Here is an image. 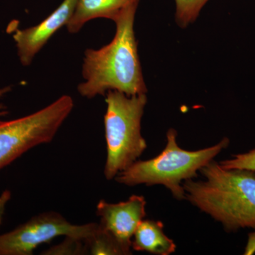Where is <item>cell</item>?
<instances>
[{"label":"cell","instance_id":"obj_6","mask_svg":"<svg viewBox=\"0 0 255 255\" xmlns=\"http://www.w3.org/2000/svg\"><path fill=\"white\" fill-rule=\"evenodd\" d=\"M97 226L95 223L73 224L58 213H43L0 235V255H31L38 246L60 236L85 240Z\"/></svg>","mask_w":255,"mask_h":255},{"label":"cell","instance_id":"obj_12","mask_svg":"<svg viewBox=\"0 0 255 255\" xmlns=\"http://www.w3.org/2000/svg\"><path fill=\"white\" fill-rule=\"evenodd\" d=\"M175 21L181 28H187L199 17L201 9L209 0H174Z\"/></svg>","mask_w":255,"mask_h":255},{"label":"cell","instance_id":"obj_1","mask_svg":"<svg viewBox=\"0 0 255 255\" xmlns=\"http://www.w3.org/2000/svg\"><path fill=\"white\" fill-rule=\"evenodd\" d=\"M138 4L128 7L114 22L115 36L100 49L85 50L82 65L85 81L78 87L79 94L87 99L118 91L127 96L146 94L134 33V21Z\"/></svg>","mask_w":255,"mask_h":255},{"label":"cell","instance_id":"obj_15","mask_svg":"<svg viewBox=\"0 0 255 255\" xmlns=\"http://www.w3.org/2000/svg\"><path fill=\"white\" fill-rule=\"evenodd\" d=\"M11 198V193L9 190H4L0 194V226L2 223L6 211V206Z\"/></svg>","mask_w":255,"mask_h":255},{"label":"cell","instance_id":"obj_8","mask_svg":"<svg viewBox=\"0 0 255 255\" xmlns=\"http://www.w3.org/2000/svg\"><path fill=\"white\" fill-rule=\"evenodd\" d=\"M145 198L138 195H132L118 204L101 200L97 206V215L100 219L99 224L130 250L134 233L145 217Z\"/></svg>","mask_w":255,"mask_h":255},{"label":"cell","instance_id":"obj_2","mask_svg":"<svg viewBox=\"0 0 255 255\" xmlns=\"http://www.w3.org/2000/svg\"><path fill=\"white\" fill-rule=\"evenodd\" d=\"M199 172L205 180L183 182L185 199L227 232L255 229V171L226 169L212 160Z\"/></svg>","mask_w":255,"mask_h":255},{"label":"cell","instance_id":"obj_3","mask_svg":"<svg viewBox=\"0 0 255 255\" xmlns=\"http://www.w3.org/2000/svg\"><path fill=\"white\" fill-rule=\"evenodd\" d=\"M177 137V130L169 128L167 132V145L159 155L147 160H137L117 174L115 180L128 187L140 184L162 185L177 200L185 199L183 182L197 177L198 172L203 167L228 147L230 140L225 137L211 147L189 151L179 147Z\"/></svg>","mask_w":255,"mask_h":255},{"label":"cell","instance_id":"obj_13","mask_svg":"<svg viewBox=\"0 0 255 255\" xmlns=\"http://www.w3.org/2000/svg\"><path fill=\"white\" fill-rule=\"evenodd\" d=\"M44 255H88L85 240L67 236L62 243L43 251Z\"/></svg>","mask_w":255,"mask_h":255},{"label":"cell","instance_id":"obj_7","mask_svg":"<svg viewBox=\"0 0 255 255\" xmlns=\"http://www.w3.org/2000/svg\"><path fill=\"white\" fill-rule=\"evenodd\" d=\"M77 2L78 0H63L48 17L32 27L19 29L16 23H10L7 30L12 33L21 65L23 66L31 65L37 53L54 33L68 24Z\"/></svg>","mask_w":255,"mask_h":255},{"label":"cell","instance_id":"obj_17","mask_svg":"<svg viewBox=\"0 0 255 255\" xmlns=\"http://www.w3.org/2000/svg\"><path fill=\"white\" fill-rule=\"evenodd\" d=\"M11 90V86H6L2 87V88H0V99L4 97V96L6 95V94L9 93ZM8 114H9V112L6 110V107H5L4 105H2V104H0V122L1 121V119L2 118V117H6Z\"/></svg>","mask_w":255,"mask_h":255},{"label":"cell","instance_id":"obj_5","mask_svg":"<svg viewBox=\"0 0 255 255\" xmlns=\"http://www.w3.org/2000/svg\"><path fill=\"white\" fill-rule=\"evenodd\" d=\"M63 95L45 108L8 122H0V170L36 146L51 142L73 110Z\"/></svg>","mask_w":255,"mask_h":255},{"label":"cell","instance_id":"obj_14","mask_svg":"<svg viewBox=\"0 0 255 255\" xmlns=\"http://www.w3.org/2000/svg\"><path fill=\"white\" fill-rule=\"evenodd\" d=\"M226 169H245L255 171V149L234 155L231 159L219 162Z\"/></svg>","mask_w":255,"mask_h":255},{"label":"cell","instance_id":"obj_16","mask_svg":"<svg viewBox=\"0 0 255 255\" xmlns=\"http://www.w3.org/2000/svg\"><path fill=\"white\" fill-rule=\"evenodd\" d=\"M253 232L248 235V241L247 243L244 255H251L255 253V229Z\"/></svg>","mask_w":255,"mask_h":255},{"label":"cell","instance_id":"obj_4","mask_svg":"<svg viewBox=\"0 0 255 255\" xmlns=\"http://www.w3.org/2000/svg\"><path fill=\"white\" fill-rule=\"evenodd\" d=\"M105 101L107 154L104 172L106 179L111 180L136 162L147 148L141 134V120L147 99L146 94L127 96L109 91Z\"/></svg>","mask_w":255,"mask_h":255},{"label":"cell","instance_id":"obj_10","mask_svg":"<svg viewBox=\"0 0 255 255\" xmlns=\"http://www.w3.org/2000/svg\"><path fill=\"white\" fill-rule=\"evenodd\" d=\"M163 227L160 221L142 220L132 237V249L157 255L174 253L177 246L164 234Z\"/></svg>","mask_w":255,"mask_h":255},{"label":"cell","instance_id":"obj_11","mask_svg":"<svg viewBox=\"0 0 255 255\" xmlns=\"http://www.w3.org/2000/svg\"><path fill=\"white\" fill-rule=\"evenodd\" d=\"M88 255H127L131 251L124 247L98 224L97 229L85 240Z\"/></svg>","mask_w":255,"mask_h":255},{"label":"cell","instance_id":"obj_9","mask_svg":"<svg viewBox=\"0 0 255 255\" xmlns=\"http://www.w3.org/2000/svg\"><path fill=\"white\" fill-rule=\"evenodd\" d=\"M140 0H78L75 11L66 25L70 33H78L85 23L95 18L115 21L129 6Z\"/></svg>","mask_w":255,"mask_h":255}]
</instances>
